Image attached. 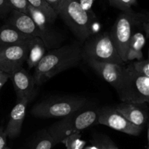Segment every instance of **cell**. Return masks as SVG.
<instances>
[{"mask_svg": "<svg viewBox=\"0 0 149 149\" xmlns=\"http://www.w3.org/2000/svg\"><path fill=\"white\" fill-rule=\"evenodd\" d=\"M82 59V47L77 42L49 50L34 68L35 84L42 86L62 72L77 67Z\"/></svg>", "mask_w": 149, "mask_h": 149, "instance_id": "cell-1", "label": "cell"}, {"mask_svg": "<svg viewBox=\"0 0 149 149\" xmlns=\"http://www.w3.org/2000/svg\"><path fill=\"white\" fill-rule=\"evenodd\" d=\"M58 16L81 42H84L94 34L93 26L96 17L91 10L81 7L79 0H63Z\"/></svg>", "mask_w": 149, "mask_h": 149, "instance_id": "cell-2", "label": "cell"}, {"mask_svg": "<svg viewBox=\"0 0 149 149\" xmlns=\"http://www.w3.org/2000/svg\"><path fill=\"white\" fill-rule=\"evenodd\" d=\"M98 112L99 108L91 106L82 108L61 118L49 126L47 130L56 144L63 143L71 134L80 133L82 130L97 124Z\"/></svg>", "mask_w": 149, "mask_h": 149, "instance_id": "cell-3", "label": "cell"}, {"mask_svg": "<svg viewBox=\"0 0 149 149\" xmlns=\"http://www.w3.org/2000/svg\"><path fill=\"white\" fill-rule=\"evenodd\" d=\"M115 90L122 102L149 103V77L135 71L131 63L125 66L122 80Z\"/></svg>", "mask_w": 149, "mask_h": 149, "instance_id": "cell-4", "label": "cell"}, {"mask_svg": "<svg viewBox=\"0 0 149 149\" xmlns=\"http://www.w3.org/2000/svg\"><path fill=\"white\" fill-rule=\"evenodd\" d=\"M90 106V102L84 97L50 98L36 103L31 110V113L37 118H63L79 110Z\"/></svg>", "mask_w": 149, "mask_h": 149, "instance_id": "cell-5", "label": "cell"}, {"mask_svg": "<svg viewBox=\"0 0 149 149\" xmlns=\"http://www.w3.org/2000/svg\"><path fill=\"white\" fill-rule=\"evenodd\" d=\"M82 57L84 61L95 60L125 64L108 32L89 37L82 48Z\"/></svg>", "mask_w": 149, "mask_h": 149, "instance_id": "cell-6", "label": "cell"}, {"mask_svg": "<svg viewBox=\"0 0 149 149\" xmlns=\"http://www.w3.org/2000/svg\"><path fill=\"white\" fill-rule=\"evenodd\" d=\"M141 14L132 10L122 12L113 23L109 32L112 41L124 62H127V53L131 37L133 34L134 26L140 23Z\"/></svg>", "mask_w": 149, "mask_h": 149, "instance_id": "cell-7", "label": "cell"}, {"mask_svg": "<svg viewBox=\"0 0 149 149\" xmlns=\"http://www.w3.org/2000/svg\"><path fill=\"white\" fill-rule=\"evenodd\" d=\"M32 37L17 43L0 45V70L11 74L22 68L26 61Z\"/></svg>", "mask_w": 149, "mask_h": 149, "instance_id": "cell-8", "label": "cell"}, {"mask_svg": "<svg viewBox=\"0 0 149 149\" xmlns=\"http://www.w3.org/2000/svg\"><path fill=\"white\" fill-rule=\"evenodd\" d=\"M97 124L107 126L130 135L138 136L143 131V128L132 124L119 113L114 107L106 106L99 108Z\"/></svg>", "mask_w": 149, "mask_h": 149, "instance_id": "cell-9", "label": "cell"}, {"mask_svg": "<svg viewBox=\"0 0 149 149\" xmlns=\"http://www.w3.org/2000/svg\"><path fill=\"white\" fill-rule=\"evenodd\" d=\"M28 14L31 17L41 34V39L47 49H54L61 46L63 37L54 28L52 23L48 20L43 13L34 8L30 4L28 7Z\"/></svg>", "mask_w": 149, "mask_h": 149, "instance_id": "cell-10", "label": "cell"}, {"mask_svg": "<svg viewBox=\"0 0 149 149\" xmlns=\"http://www.w3.org/2000/svg\"><path fill=\"white\" fill-rule=\"evenodd\" d=\"M85 61L103 80L111 85L115 89L119 86L123 76L125 64L95 60H85Z\"/></svg>", "mask_w": 149, "mask_h": 149, "instance_id": "cell-11", "label": "cell"}, {"mask_svg": "<svg viewBox=\"0 0 149 149\" xmlns=\"http://www.w3.org/2000/svg\"><path fill=\"white\" fill-rule=\"evenodd\" d=\"M17 101L28 98L31 100L36 91V87L33 75L29 74L23 67L10 74Z\"/></svg>", "mask_w": 149, "mask_h": 149, "instance_id": "cell-12", "label": "cell"}, {"mask_svg": "<svg viewBox=\"0 0 149 149\" xmlns=\"http://www.w3.org/2000/svg\"><path fill=\"white\" fill-rule=\"evenodd\" d=\"M30 99L28 98L17 101L10 114L8 123L4 129L7 137L14 139L20 135L26 116V108Z\"/></svg>", "mask_w": 149, "mask_h": 149, "instance_id": "cell-13", "label": "cell"}, {"mask_svg": "<svg viewBox=\"0 0 149 149\" xmlns=\"http://www.w3.org/2000/svg\"><path fill=\"white\" fill-rule=\"evenodd\" d=\"M144 105L122 102L115 105L114 108L132 124L143 129L148 117V110Z\"/></svg>", "mask_w": 149, "mask_h": 149, "instance_id": "cell-14", "label": "cell"}, {"mask_svg": "<svg viewBox=\"0 0 149 149\" xmlns=\"http://www.w3.org/2000/svg\"><path fill=\"white\" fill-rule=\"evenodd\" d=\"M6 24L15 28L21 33L30 37H36L41 39V34L36 23L30 15L26 13L13 10Z\"/></svg>", "mask_w": 149, "mask_h": 149, "instance_id": "cell-15", "label": "cell"}, {"mask_svg": "<svg viewBox=\"0 0 149 149\" xmlns=\"http://www.w3.org/2000/svg\"><path fill=\"white\" fill-rule=\"evenodd\" d=\"M47 52V48L42 39L36 37H32L26 61L29 68H35Z\"/></svg>", "mask_w": 149, "mask_h": 149, "instance_id": "cell-16", "label": "cell"}, {"mask_svg": "<svg viewBox=\"0 0 149 149\" xmlns=\"http://www.w3.org/2000/svg\"><path fill=\"white\" fill-rule=\"evenodd\" d=\"M146 42V39L143 34L141 32L133 33L127 53V62H130L133 60L139 61L143 59V48L145 45Z\"/></svg>", "mask_w": 149, "mask_h": 149, "instance_id": "cell-17", "label": "cell"}, {"mask_svg": "<svg viewBox=\"0 0 149 149\" xmlns=\"http://www.w3.org/2000/svg\"><path fill=\"white\" fill-rule=\"evenodd\" d=\"M30 37H32L21 33L10 25L4 24L0 26V45L17 43Z\"/></svg>", "mask_w": 149, "mask_h": 149, "instance_id": "cell-18", "label": "cell"}, {"mask_svg": "<svg viewBox=\"0 0 149 149\" xmlns=\"http://www.w3.org/2000/svg\"><path fill=\"white\" fill-rule=\"evenodd\" d=\"M56 143L49 135L47 130L44 129L38 134L29 149H52Z\"/></svg>", "mask_w": 149, "mask_h": 149, "instance_id": "cell-19", "label": "cell"}, {"mask_svg": "<svg viewBox=\"0 0 149 149\" xmlns=\"http://www.w3.org/2000/svg\"><path fill=\"white\" fill-rule=\"evenodd\" d=\"M31 6L44 13L50 23H53L58 17L56 12L49 5L45 0H26Z\"/></svg>", "mask_w": 149, "mask_h": 149, "instance_id": "cell-20", "label": "cell"}, {"mask_svg": "<svg viewBox=\"0 0 149 149\" xmlns=\"http://www.w3.org/2000/svg\"><path fill=\"white\" fill-rule=\"evenodd\" d=\"M67 149H84L86 145V141L81 139L80 133L71 134L63 141Z\"/></svg>", "mask_w": 149, "mask_h": 149, "instance_id": "cell-21", "label": "cell"}, {"mask_svg": "<svg viewBox=\"0 0 149 149\" xmlns=\"http://www.w3.org/2000/svg\"><path fill=\"white\" fill-rule=\"evenodd\" d=\"M136 72L146 77H149V61L148 60H139L131 63Z\"/></svg>", "mask_w": 149, "mask_h": 149, "instance_id": "cell-22", "label": "cell"}, {"mask_svg": "<svg viewBox=\"0 0 149 149\" xmlns=\"http://www.w3.org/2000/svg\"><path fill=\"white\" fill-rule=\"evenodd\" d=\"M13 10H17L28 14L29 4L26 0H8Z\"/></svg>", "mask_w": 149, "mask_h": 149, "instance_id": "cell-23", "label": "cell"}, {"mask_svg": "<svg viewBox=\"0 0 149 149\" xmlns=\"http://www.w3.org/2000/svg\"><path fill=\"white\" fill-rule=\"evenodd\" d=\"M13 10L8 0H0V18L7 16Z\"/></svg>", "mask_w": 149, "mask_h": 149, "instance_id": "cell-24", "label": "cell"}, {"mask_svg": "<svg viewBox=\"0 0 149 149\" xmlns=\"http://www.w3.org/2000/svg\"><path fill=\"white\" fill-rule=\"evenodd\" d=\"M97 146L100 148V149H119L114 143L110 140V138L103 137L100 140L99 145Z\"/></svg>", "mask_w": 149, "mask_h": 149, "instance_id": "cell-25", "label": "cell"}, {"mask_svg": "<svg viewBox=\"0 0 149 149\" xmlns=\"http://www.w3.org/2000/svg\"><path fill=\"white\" fill-rule=\"evenodd\" d=\"M140 24L142 25L143 29L146 33V36L149 38V18L145 15L141 14V21Z\"/></svg>", "mask_w": 149, "mask_h": 149, "instance_id": "cell-26", "label": "cell"}, {"mask_svg": "<svg viewBox=\"0 0 149 149\" xmlns=\"http://www.w3.org/2000/svg\"><path fill=\"white\" fill-rule=\"evenodd\" d=\"M109 4L113 6L115 8H117L120 10L122 12H131L132 11V9H128L125 5L122 4L119 0H108Z\"/></svg>", "mask_w": 149, "mask_h": 149, "instance_id": "cell-27", "label": "cell"}, {"mask_svg": "<svg viewBox=\"0 0 149 149\" xmlns=\"http://www.w3.org/2000/svg\"><path fill=\"white\" fill-rule=\"evenodd\" d=\"M7 136L3 127H0V149H4L7 145Z\"/></svg>", "mask_w": 149, "mask_h": 149, "instance_id": "cell-28", "label": "cell"}, {"mask_svg": "<svg viewBox=\"0 0 149 149\" xmlns=\"http://www.w3.org/2000/svg\"><path fill=\"white\" fill-rule=\"evenodd\" d=\"M49 4V5L56 12L58 15V12H59L60 7H61V3L63 0H45Z\"/></svg>", "mask_w": 149, "mask_h": 149, "instance_id": "cell-29", "label": "cell"}, {"mask_svg": "<svg viewBox=\"0 0 149 149\" xmlns=\"http://www.w3.org/2000/svg\"><path fill=\"white\" fill-rule=\"evenodd\" d=\"M10 78V74L0 70V90Z\"/></svg>", "mask_w": 149, "mask_h": 149, "instance_id": "cell-30", "label": "cell"}, {"mask_svg": "<svg viewBox=\"0 0 149 149\" xmlns=\"http://www.w3.org/2000/svg\"><path fill=\"white\" fill-rule=\"evenodd\" d=\"M119 1L128 9H132V6L137 5V0H119Z\"/></svg>", "mask_w": 149, "mask_h": 149, "instance_id": "cell-31", "label": "cell"}, {"mask_svg": "<svg viewBox=\"0 0 149 149\" xmlns=\"http://www.w3.org/2000/svg\"><path fill=\"white\" fill-rule=\"evenodd\" d=\"M79 2L84 10H90V9L93 4V0H79Z\"/></svg>", "mask_w": 149, "mask_h": 149, "instance_id": "cell-32", "label": "cell"}, {"mask_svg": "<svg viewBox=\"0 0 149 149\" xmlns=\"http://www.w3.org/2000/svg\"><path fill=\"white\" fill-rule=\"evenodd\" d=\"M84 149H100L99 146L95 145H91V146H87V147H84Z\"/></svg>", "mask_w": 149, "mask_h": 149, "instance_id": "cell-33", "label": "cell"}, {"mask_svg": "<svg viewBox=\"0 0 149 149\" xmlns=\"http://www.w3.org/2000/svg\"><path fill=\"white\" fill-rule=\"evenodd\" d=\"M147 127H148V130H147V139H148V143L149 145V113H148V121H147Z\"/></svg>", "mask_w": 149, "mask_h": 149, "instance_id": "cell-34", "label": "cell"}, {"mask_svg": "<svg viewBox=\"0 0 149 149\" xmlns=\"http://www.w3.org/2000/svg\"><path fill=\"white\" fill-rule=\"evenodd\" d=\"M4 149H10V148H8V147H7V146H6V147L4 148Z\"/></svg>", "mask_w": 149, "mask_h": 149, "instance_id": "cell-35", "label": "cell"}, {"mask_svg": "<svg viewBox=\"0 0 149 149\" xmlns=\"http://www.w3.org/2000/svg\"><path fill=\"white\" fill-rule=\"evenodd\" d=\"M148 61H149V48H148Z\"/></svg>", "mask_w": 149, "mask_h": 149, "instance_id": "cell-36", "label": "cell"}, {"mask_svg": "<svg viewBox=\"0 0 149 149\" xmlns=\"http://www.w3.org/2000/svg\"><path fill=\"white\" fill-rule=\"evenodd\" d=\"M147 149H149V146H148V148H147Z\"/></svg>", "mask_w": 149, "mask_h": 149, "instance_id": "cell-37", "label": "cell"}]
</instances>
